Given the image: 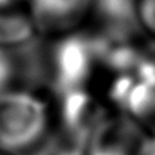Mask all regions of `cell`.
Here are the masks:
<instances>
[{
    "label": "cell",
    "instance_id": "cell-12",
    "mask_svg": "<svg viewBox=\"0 0 155 155\" xmlns=\"http://www.w3.org/2000/svg\"><path fill=\"white\" fill-rule=\"evenodd\" d=\"M29 0H0V8H21Z\"/></svg>",
    "mask_w": 155,
    "mask_h": 155
},
{
    "label": "cell",
    "instance_id": "cell-4",
    "mask_svg": "<svg viewBox=\"0 0 155 155\" xmlns=\"http://www.w3.org/2000/svg\"><path fill=\"white\" fill-rule=\"evenodd\" d=\"M59 131L87 140L96 126L108 116L105 107L88 87L58 91Z\"/></svg>",
    "mask_w": 155,
    "mask_h": 155
},
{
    "label": "cell",
    "instance_id": "cell-6",
    "mask_svg": "<svg viewBox=\"0 0 155 155\" xmlns=\"http://www.w3.org/2000/svg\"><path fill=\"white\" fill-rule=\"evenodd\" d=\"M110 99L149 135H155V82H146L132 73L117 74Z\"/></svg>",
    "mask_w": 155,
    "mask_h": 155
},
{
    "label": "cell",
    "instance_id": "cell-5",
    "mask_svg": "<svg viewBox=\"0 0 155 155\" xmlns=\"http://www.w3.org/2000/svg\"><path fill=\"white\" fill-rule=\"evenodd\" d=\"M93 0H29L37 32L61 37L79 29L91 15Z\"/></svg>",
    "mask_w": 155,
    "mask_h": 155
},
{
    "label": "cell",
    "instance_id": "cell-13",
    "mask_svg": "<svg viewBox=\"0 0 155 155\" xmlns=\"http://www.w3.org/2000/svg\"><path fill=\"white\" fill-rule=\"evenodd\" d=\"M143 155H155V135H149Z\"/></svg>",
    "mask_w": 155,
    "mask_h": 155
},
{
    "label": "cell",
    "instance_id": "cell-11",
    "mask_svg": "<svg viewBox=\"0 0 155 155\" xmlns=\"http://www.w3.org/2000/svg\"><path fill=\"white\" fill-rule=\"evenodd\" d=\"M137 18L138 25L155 37V0H138Z\"/></svg>",
    "mask_w": 155,
    "mask_h": 155
},
{
    "label": "cell",
    "instance_id": "cell-10",
    "mask_svg": "<svg viewBox=\"0 0 155 155\" xmlns=\"http://www.w3.org/2000/svg\"><path fill=\"white\" fill-rule=\"evenodd\" d=\"M17 64L9 49L0 47V93L14 90V81L17 74Z\"/></svg>",
    "mask_w": 155,
    "mask_h": 155
},
{
    "label": "cell",
    "instance_id": "cell-1",
    "mask_svg": "<svg viewBox=\"0 0 155 155\" xmlns=\"http://www.w3.org/2000/svg\"><path fill=\"white\" fill-rule=\"evenodd\" d=\"M49 122L47 105L35 93L20 88L0 93V152H32L44 140Z\"/></svg>",
    "mask_w": 155,
    "mask_h": 155
},
{
    "label": "cell",
    "instance_id": "cell-9",
    "mask_svg": "<svg viewBox=\"0 0 155 155\" xmlns=\"http://www.w3.org/2000/svg\"><path fill=\"white\" fill-rule=\"evenodd\" d=\"M132 74L141 81L155 82V40L143 47H138Z\"/></svg>",
    "mask_w": 155,
    "mask_h": 155
},
{
    "label": "cell",
    "instance_id": "cell-7",
    "mask_svg": "<svg viewBox=\"0 0 155 155\" xmlns=\"http://www.w3.org/2000/svg\"><path fill=\"white\" fill-rule=\"evenodd\" d=\"M91 14L102 25L101 32L132 37L131 26L138 23L135 0H93Z\"/></svg>",
    "mask_w": 155,
    "mask_h": 155
},
{
    "label": "cell",
    "instance_id": "cell-3",
    "mask_svg": "<svg viewBox=\"0 0 155 155\" xmlns=\"http://www.w3.org/2000/svg\"><path fill=\"white\" fill-rule=\"evenodd\" d=\"M149 134L129 116H107L91 132L85 155H143Z\"/></svg>",
    "mask_w": 155,
    "mask_h": 155
},
{
    "label": "cell",
    "instance_id": "cell-8",
    "mask_svg": "<svg viewBox=\"0 0 155 155\" xmlns=\"http://www.w3.org/2000/svg\"><path fill=\"white\" fill-rule=\"evenodd\" d=\"M37 34L29 11L0 8V47L14 49L28 44Z\"/></svg>",
    "mask_w": 155,
    "mask_h": 155
},
{
    "label": "cell",
    "instance_id": "cell-2",
    "mask_svg": "<svg viewBox=\"0 0 155 155\" xmlns=\"http://www.w3.org/2000/svg\"><path fill=\"white\" fill-rule=\"evenodd\" d=\"M97 67L93 34L78 29L58 37L50 53L52 84L55 93L87 87Z\"/></svg>",
    "mask_w": 155,
    "mask_h": 155
},
{
    "label": "cell",
    "instance_id": "cell-14",
    "mask_svg": "<svg viewBox=\"0 0 155 155\" xmlns=\"http://www.w3.org/2000/svg\"><path fill=\"white\" fill-rule=\"evenodd\" d=\"M0 155H6V153H2V152H0Z\"/></svg>",
    "mask_w": 155,
    "mask_h": 155
}]
</instances>
